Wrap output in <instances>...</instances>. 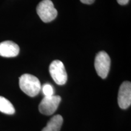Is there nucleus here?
<instances>
[{"instance_id": "f257e3e1", "label": "nucleus", "mask_w": 131, "mask_h": 131, "mask_svg": "<svg viewBox=\"0 0 131 131\" xmlns=\"http://www.w3.org/2000/svg\"><path fill=\"white\" fill-rule=\"evenodd\" d=\"M19 85L21 91L31 97L37 96L41 91L40 80L34 75L26 73L19 78Z\"/></svg>"}, {"instance_id": "f03ea898", "label": "nucleus", "mask_w": 131, "mask_h": 131, "mask_svg": "<svg viewBox=\"0 0 131 131\" xmlns=\"http://www.w3.org/2000/svg\"><path fill=\"white\" fill-rule=\"evenodd\" d=\"M37 13L44 23H49L56 18L57 9L50 0H42L37 7Z\"/></svg>"}, {"instance_id": "7ed1b4c3", "label": "nucleus", "mask_w": 131, "mask_h": 131, "mask_svg": "<svg viewBox=\"0 0 131 131\" xmlns=\"http://www.w3.org/2000/svg\"><path fill=\"white\" fill-rule=\"evenodd\" d=\"M94 66L98 76L103 79L106 78L111 66V58L109 55L104 51L98 52L95 59Z\"/></svg>"}, {"instance_id": "20e7f679", "label": "nucleus", "mask_w": 131, "mask_h": 131, "mask_svg": "<svg viewBox=\"0 0 131 131\" xmlns=\"http://www.w3.org/2000/svg\"><path fill=\"white\" fill-rule=\"evenodd\" d=\"M49 72L56 84L62 86L66 83L68 75L62 61L60 60L52 61L49 66Z\"/></svg>"}, {"instance_id": "39448f33", "label": "nucleus", "mask_w": 131, "mask_h": 131, "mask_svg": "<svg viewBox=\"0 0 131 131\" xmlns=\"http://www.w3.org/2000/svg\"><path fill=\"white\" fill-rule=\"evenodd\" d=\"M61 98L58 95L45 96L39 104V111L42 114L50 115L57 111Z\"/></svg>"}, {"instance_id": "423d86ee", "label": "nucleus", "mask_w": 131, "mask_h": 131, "mask_svg": "<svg viewBox=\"0 0 131 131\" xmlns=\"http://www.w3.org/2000/svg\"><path fill=\"white\" fill-rule=\"evenodd\" d=\"M118 104L121 109H126L131 104V83L124 81L119 87L118 95Z\"/></svg>"}, {"instance_id": "0eeeda50", "label": "nucleus", "mask_w": 131, "mask_h": 131, "mask_svg": "<svg viewBox=\"0 0 131 131\" xmlns=\"http://www.w3.org/2000/svg\"><path fill=\"white\" fill-rule=\"evenodd\" d=\"M19 52L18 45L12 41H5L0 43V56L6 58L15 57Z\"/></svg>"}, {"instance_id": "6e6552de", "label": "nucleus", "mask_w": 131, "mask_h": 131, "mask_svg": "<svg viewBox=\"0 0 131 131\" xmlns=\"http://www.w3.org/2000/svg\"><path fill=\"white\" fill-rule=\"evenodd\" d=\"M63 123V118L60 115L53 116L49 122L46 126L41 131H60Z\"/></svg>"}, {"instance_id": "1a4fd4ad", "label": "nucleus", "mask_w": 131, "mask_h": 131, "mask_svg": "<svg viewBox=\"0 0 131 131\" xmlns=\"http://www.w3.org/2000/svg\"><path fill=\"white\" fill-rule=\"evenodd\" d=\"M0 112L8 115H13L15 112V109L12 103L1 96H0Z\"/></svg>"}, {"instance_id": "9d476101", "label": "nucleus", "mask_w": 131, "mask_h": 131, "mask_svg": "<svg viewBox=\"0 0 131 131\" xmlns=\"http://www.w3.org/2000/svg\"><path fill=\"white\" fill-rule=\"evenodd\" d=\"M42 94L45 96H51L54 95V89L53 86L51 84L46 83L43 84L41 88Z\"/></svg>"}, {"instance_id": "9b49d317", "label": "nucleus", "mask_w": 131, "mask_h": 131, "mask_svg": "<svg viewBox=\"0 0 131 131\" xmlns=\"http://www.w3.org/2000/svg\"><path fill=\"white\" fill-rule=\"evenodd\" d=\"M80 1L85 4H92L94 3L95 0H80Z\"/></svg>"}, {"instance_id": "f8f14e48", "label": "nucleus", "mask_w": 131, "mask_h": 131, "mask_svg": "<svg viewBox=\"0 0 131 131\" xmlns=\"http://www.w3.org/2000/svg\"><path fill=\"white\" fill-rule=\"evenodd\" d=\"M117 1L119 4L123 6V5H126L129 3V0H117Z\"/></svg>"}]
</instances>
